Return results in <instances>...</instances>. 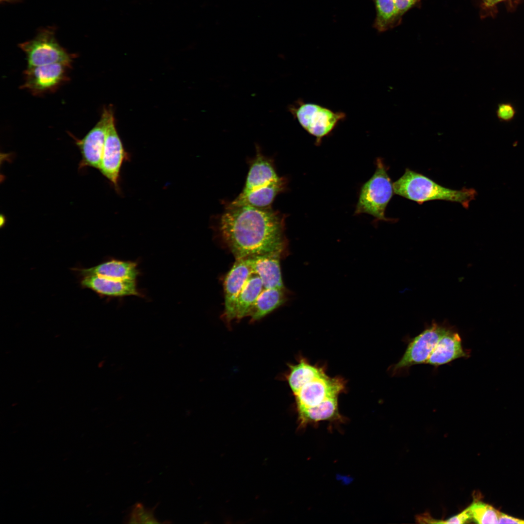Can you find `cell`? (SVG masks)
Wrapping results in <instances>:
<instances>
[{
	"label": "cell",
	"mask_w": 524,
	"mask_h": 524,
	"mask_svg": "<svg viewBox=\"0 0 524 524\" xmlns=\"http://www.w3.org/2000/svg\"><path fill=\"white\" fill-rule=\"evenodd\" d=\"M252 274L246 258L236 259L228 273L224 283L225 311L227 322L235 319V306L237 297Z\"/></svg>",
	"instance_id": "obj_12"
},
{
	"label": "cell",
	"mask_w": 524,
	"mask_h": 524,
	"mask_svg": "<svg viewBox=\"0 0 524 524\" xmlns=\"http://www.w3.org/2000/svg\"><path fill=\"white\" fill-rule=\"evenodd\" d=\"M484 4L487 7H491L497 3L505 0H482Z\"/></svg>",
	"instance_id": "obj_27"
},
{
	"label": "cell",
	"mask_w": 524,
	"mask_h": 524,
	"mask_svg": "<svg viewBox=\"0 0 524 524\" xmlns=\"http://www.w3.org/2000/svg\"><path fill=\"white\" fill-rule=\"evenodd\" d=\"M81 284L82 287L90 289L103 296L112 297L142 296L136 281L120 280L91 275L83 277Z\"/></svg>",
	"instance_id": "obj_15"
},
{
	"label": "cell",
	"mask_w": 524,
	"mask_h": 524,
	"mask_svg": "<svg viewBox=\"0 0 524 524\" xmlns=\"http://www.w3.org/2000/svg\"><path fill=\"white\" fill-rule=\"evenodd\" d=\"M472 519L478 524H499L501 512L481 501H474L468 507Z\"/></svg>",
	"instance_id": "obj_22"
},
{
	"label": "cell",
	"mask_w": 524,
	"mask_h": 524,
	"mask_svg": "<svg viewBox=\"0 0 524 524\" xmlns=\"http://www.w3.org/2000/svg\"><path fill=\"white\" fill-rule=\"evenodd\" d=\"M128 157V154L125 151L116 130L114 117L108 128L98 170L117 192L120 191L119 181L121 168Z\"/></svg>",
	"instance_id": "obj_10"
},
{
	"label": "cell",
	"mask_w": 524,
	"mask_h": 524,
	"mask_svg": "<svg viewBox=\"0 0 524 524\" xmlns=\"http://www.w3.org/2000/svg\"><path fill=\"white\" fill-rule=\"evenodd\" d=\"M421 0H394L398 22L400 23L403 16L414 7Z\"/></svg>",
	"instance_id": "obj_25"
},
{
	"label": "cell",
	"mask_w": 524,
	"mask_h": 524,
	"mask_svg": "<svg viewBox=\"0 0 524 524\" xmlns=\"http://www.w3.org/2000/svg\"><path fill=\"white\" fill-rule=\"evenodd\" d=\"M338 397L328 398L314 406L297 408L298 428L302 429L309 424L321 421L342 422L344 419L339 412Z\"/></svg>",
	"instance_id": "obj_16"
},
{
	"label": "cell",
	"mask_w": 524,
	"mask_h": 524,
	"mask_svg": "<svg viewBox=\"0 0 524 524\" xmlns=\"http://www.w3.org/2000/svg\"><path fill=\"white\" fill-rule=\"evenodd\" d=\"M393 194V183L387 168L383 160L377 158L375 172L360 189L355 213H367L377 220L389 221L385 215V210Z\"/></svg>",
	"instance_id": "obj_4"
},
{
	"label": "cell",
	"mask_w": 524,
	"mask_h": 524,
	"mask_svg": "<svg viewBox=\"0 0 524 524\" xmlns=\"http://www.w3.org/2000/svg\"><path fill=\"white\" fill-rule=\"evenodd\" d=\"M79 272L83 277L97 275L120 280L136 281L140 275L136 262L114 259L93 267L79 269Z\"/></svg>",
	"instance_id": "obj_17"
},
{
	"label": "cell",
	"mask_w": 524,
	"mask_h": 524,
	"mask_svg": "<svg viewBox=\"0 0 524 524\" xmlns=\"http://www.w3.org/2000/svg\"><path fill=\"white\" fill-rule=\"evenodd\" d=\"M71 64L57 63L27 67L24 71V83L21 88L34 96L55 92L69 80L68 72Z\"/></svg>",
	"instance_id": "obj_8"
},
{
	"label": "cell",
	"mask_w": 524,
	"mask_h": 524,
	"mask_svg": "<svg viewBox=\"0 0 524 524\" xmlns=\"http://www.w3.org/2000/svg\"><path fill=\"white\" fill-rule=\"evenodd\" d=\"M261 278L252 273L238 295L235 306V319L247 316L248 312L263 289Z\"/></svg>",
	"instance_id": "obj_20"
},
{
	"label": "cell",
	"mask_w": 524,
	"mask_h": 524,
	"mask_svg": "<svg viewBox=\"0 0 524 524\" xmlns=\"http://www.w3.org/2000/svg\"><path fill=\"white\" fill-rule=\"evenodd\" d=\"M376 16L373 27L379 32H385L397 26L398 22L394 0H372Z\"/></svg>",
	"instance_id": "obj_21"
},
{
	"label": "cell",
	"mask_w": 524,
	"mask_h": 524,
	"mask_svg": "<svg viewBox=\"0 0 524 524\" xmlns=\"http://www.w3.org/2000/svg\"><path fill=\"white\" fill-rule=\"evenodd\" d=\"M257 147V154L250 163L244 187L229 206L270 207L276 196L285 187V180L278 176L272 160L264 156Z\"/></svg>",
	"instance_id": "obj_2"
},
{
	"label": "cell",
	"mask_w": 524,
	"mask_h": 524,
	"mask_svg": "<svg viewBox=\"0 0 524 524\" xmlns=\"http://www.w3.org/2000/svg\"><path fill=\"white\" fill-rule=\"evenodd\" d=\"M341 377H331L326 374L304 385L294 394L296 409L317 405L328 398L338 396L345 389Z\"/></svg>",
	"instance_id": "obj_11"
},
{
	"label": "cell",
	"mask_w": 524,
	"mask_h": 524,
	"mask_svg": "<svg viewBox=\"0 0 524 524\" xmlns=\"http://www.w3.org/2000/svg\"><path fill=\"white\" fill-rule=\"evenodd\" d=\"M394 194L421 204L433 200L460 203L468 209L477 195L474 188L453 190L442 186L425 175L406 168L404 174L393 183Z\"/></svg>",
	"instance_id": "obj_3"
},
{
	"label": "cell",
	"mask_w": 524,
	"mask_h": 524,
	"mask_svg": "<svg viewBox=\"0 0 524 524\" xmlns=\"http://www.w3.org/2000/svg\"><path fill=\"white\" fill-rule=\"evenodd\" d=\"M128 523L156 524L160 522L154 516L153 509H146L142 504L138 503L134 505L131 512L129 515Z\"/></svg>",
	"instance_id": "obj_23"
},
{
	"label": "cell",
	"mask_w": 524,
	"mask_h": 524,
	"mask_svg": "<svg viewBox=\"0 0 524 524\" xmlns=\"http://www.w3.org/2000/svg\"><path fill=\"white\" fill-rule=\"evenodd\" d=\"M285 289H263L251 308L247 316L252 321L262 319L286 300Z\"/></svg>",
	"instance_id": "obj_19"
},
{
	"label": "cell",
	"mask_w": 524,
	"mask_h": 524,
	"mask_svg": "<svg viewBox=\"0 0 524 524\" xmlns=\"http://www.w3.org/2000/svg\"><path fill=\"white\" fill-rule=\"evenodd\" d=\"M281 253L275 252L246 258L252 273L261 278L264 289H285L280 266Z\"/></svg>",
	"instance_id": "obj_14"
},
{
	"label": "cell",
	"mask_w": 524,
	"mask_h": 524,
	"mask_svg": "<svg viewBox=\"0 0 524 524\" xmlns=\"http://www.w3.org/2000/svg\"><path fill=\"white\" fill-rule=\"evenodd\" d=\"M470 354L463 348L457 330L450 325L439 340L426 364L438 367L458 359L469 358Z\"/></svg>",
	"instance_id": "obj_13"
},
{
	"label": "cell",
	"mask_w": 524,
	"mask_h": 524,
	"mask_svg": "<svg viewBox=\"0 0 524 524\" xmlns=\"http://www.w3.org/2000/svg\"><path fill=\"white\" fill-rule=\"evenodd\" d=\"M289 367L285 377L294 394L307 383L326 374L323 367L312 365L303 358Z\"/></svg>",
	"instance_id": "obj_18"
},
{
	"label": "cell",
	"mask_w": 524,
	"mask_h": 524,
	"mask_svg": "<svg viewBox=\"0 0 524 524\" xmlns=\"http://www.w3.org/2000/svg\"><path fill=\"white\" fill-rule=\"evenodd\" d=\"M498 119L501 121L508 123L512 121L515 117L517 110L515 106L510 102H501L498 104L496 110Z\"/></svg>",
	"instance_id": "obj_24"
},
{
	"label": "cell",
	"mask_w": 524,
	"mask_h": 524,
	"mask_svg": "<svg viewBox=\"0 0 524 524\" xmlns=\"http://www.w3.org/2000/svg\"><path fill=\"white\" fill-rule=\"evenodd\" d=\"M288 109L300 126L316 138L317 144L328 135L346 117L343 112H334L320 105L306 103L300 99L290 105Z\"/></svg>",
	"instance_id": "obj_5"
},
{
	"label": "cell",
	"mask_w": 524,
	"mask_h": 524,
	"mask_svg": "<svg viewBox=\"0 0 524 524\" xmlns=\"http://www.w3.org/2000/svg\"><path fill=\"white\" fill-rule=\"evenodd\" d=\"M469 507L459 513L446 520H436V524H464L471 520Z\"/></svg>",
	"instance_id": "obj_26"
},
{
	"label": "cell",
	"mask_w": 524,
	"mask_h": 524,
	"mask_svg": "<svg viewBox=\"0 0 524 524\" xmlns=\"http://www.w3.org/2000/svg\"><path fill=\"white\" fill-rule=\"evenodd\" d=\"M53 26L40 28L35 37L18 45L25 53L27 67L57 63L71 64L75 54L68 53L55 37Z\"/></svg>",
	"instance_id": "obj_6"
},
{
	"label": "cell",
	"mask_w": 524,
	"mask_h": 524,
	"mask_svg": "<svg viewBox=\"0 0 524 524\" xmlns=\"http://www.w3.org/2000/svg\"><path fill=\"white\" fill-rule=\"evenodd\" d=\"M450 326L446 322L433 321L421 333L411 339L402 357L392 367V373L396 375L413 365L426 364L439 340Z\"/></svg>",
	"instance_id": "obj_7"
},
{
	"label": "cell",
	"mask_w": 524,
	"mask_h": 524,
	"mask_svg": "<svg viewBox=\"0 0 524 524\" xmlns=\"http://www.w3.org/2000/svg\"><path fill=\"white\" fill-rule=\"evenodd\" d=\"M284 217L271 207L227 205L219 222L221 237L236 259L283 251Z\"/></svg>",
	"instance_id": "obj_1"
},
{
	"label": "cell",
	"mask_w": 524,
	"mask_h": 524,
	"mask_svg": "<svg viewBox=\"0 0 524 524\" xmlns=\"http://www.w3.org/2000/svg\"><path fill=\"white\" fill-rule=\"evenodd\" d=\"M114 117L113 109L105 107L95 126L82 139H75L82 156L79 168L91 167L99 169L108 128Z\"/></svg>",
	"instance_id": "obj_9"
}]
</instances>
